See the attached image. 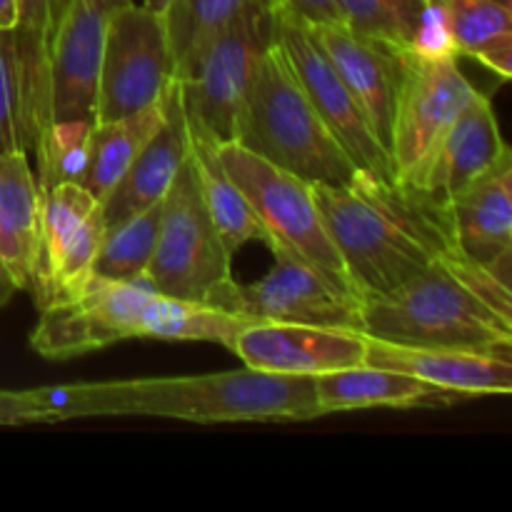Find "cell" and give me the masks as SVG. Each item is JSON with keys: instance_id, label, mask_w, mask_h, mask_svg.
<instances>
[{"instance_id": "11", "label": "cell", "mask_w": 512, "mask_h": 512, "mask_svg": "<svg viewBox=\"0 0 512 512\" xmlns=\"http://www.w3.org/2000/svg\"><path fill=\"white\" fill-rule=\"evenodd\" d=\"M478 95L480 90L465 78L458 55L448 45H415L405 50L388 148L395 178H408Z\"/></svg>"}, {"instance_id": "31", "label": "cell", "mask_w": 512, "mask_h": 512, "mask_svg": "<svg viewBox=\"0 0 512 512\" xmlns=\"http://www.w3.org/2000/svg\"><path fill=\"white\" fill-rule=\"evenodd\" d=\"M95 120H55L35 150V178L40 193L60 183H80L88 163V138Z\"/></svg>"}, {"instance_id": "16", "label": "cell", "mask_w": 512, "mask_h": 512, "mask_svg": "<svg viewBox=\"0 0 512 512\" xmlns=\"http://www.w3.org/2000/svg\"><path fill=\"white\" fill-rule=\"evenodd\" d=\"M368 338L360 330L298 323H253L230 353L248 368L278 375H310L365 363Z\"/></svg>"}, {"instance_id": "29", "label": "cell", "mask_w": 512, "mask_h": 512, "mask_svg": "<svg viewBox=\"0 0 512 512\" xmlns=\"http://www.w3.org/2000/svg\"><path fill=\"white\" fill-rule=\"evenodd\" d=\"M278 3L280 0H173L163 18L175 58V75L225 25L238 20L240 15L270 10Z\"/></svg>"}, {"instance_id": "36", "label": "cell", "mask_w": 512, "mask_h": 512, "mask_svg": "<svg viewBox=\"0 0 512 512\" xmlns=\"http://www.w3.org/2000/svg\"><path fill=\"white\" fill-rule=\"evenodd\" d=\"M18 25V0H0V28Z\"/></svg>"}, {"instance_id": "18", "label": "cell", "mask_w": 512, "mask_h": 512, "mask_svg": "<svg viewBox=\"0 0 512 512\" xmlns=\"http://www.w3.org/2000/svg\"><path fill=\"white\" fill-rule=\"evenodd\" d=\"M510 153L500 135L493 103L480 93L453 123L448 125L438 143L418 163V168L403 178L405 183L450 200L473 180L488 173L495 163Z\"/></svg>"}, {"instance_id": "25", "label": "cell", "mask_w": 512, "mask_h": 512, "mask_svg": "<svg viewBox=\"0 0 512 512\" xmlns=\"http://www.w3.org/2000/svg\"><path fill=\"white\" fill-rule=\"evenodd\" d=\"M168 90L158 103L140 110V113L93 123L88 138V163H85V175L80 185L88 193H93L100 203L115 188V183L123 178L130 163L145 148V143L163 125L165 108H168Z\"/></svg>"}, {"instance_id": "14", "label": "cell", "mask_w": 512, "mask_h": 512, "mask_svg": "<svg viewBox=\"0 0 512 512\" xmlns=\"http://www.w3.org/2000/svg\"><path fill=\"white\" fill-rule=\"evenodd\" d=\"M310 33L365 113L375 138L388 150L408 48L363 35L345 23L310 25Z\"/></svg>"}, {"instance_id": "15", "label": "cell", "mask_w": 512, "mask_h": 512, "mask_svg": "<svg viewBox=\"0 0 512 512\" xmlns=\"http://www.w3.org/2000/svg\"><path fill=\"white\" fill-rule=\"evenodd\" d=\"M125 0H70L50 50V115L95 120L100 58L113 10Z\"/></svg>"}, {"instance_id": "30", "label": "cell", "mask_w": 512, "mask_h": 512, "mask_svg": "<svg viewBox=\"0 0 512 512\" xmlns=\"http://www.w3.org/2000/svg\"><path fill=\"white\" fill-rule=\"evenodd\" d=\"M160 218H163V200L148 205L130 218L105 225L103 243L95 253L90 273L105 280H120V283L143 278L153 260L155 243H158Z\"/></svg>"}, {"instance_id": "8", "label": "cell", "mask_w": 512, "mask_h": 512, "mask_svg": "<svg viewBox=\"0 0 512 512\" xmlns=\"http://www.w3.org/2000/svg\"><path fill=\"white\" fill-rule=\"evenodd\" d=\"M155 293L145 275L120 283L88 273L68 293L38 308L30 348L45 360H70L140 338L143 310Z\"/></svg>"}, {"instance_id": "22", "label": "cell", "mask_w": 512, "mask_h": 512, "mask_svg": "<svg viewBox=\"0 0 512 512\" xmlns=\"http://www.w3.org/2000/svg\"><path fill=\"white\" fill-rule=\"evenodd\" d=\"M320 413H345L365 408H425L468 400L450 390H440L413 375L360 363L315 378Z\"/></svg>"}, {"instance_id": "27", "label": "cell", "mask_w": 512, "mask_h": 512, "mask_svg": "<svg viewBox=\"0 0 512 512\" xmlns=\"http://www.w3.org/2000/svg\"><path fill=\"white\" fill-rule=\"evenodd\" d=\"M258 320L230 313L205 300L170 298L155 293L140 320V338L178 340V343H215L233 350L235 340Z\"/></svg>"}, {"instance_id": "35", "label": "cell", "mask_w": 512, "mask_h": 512, "mask_svg": "<svg viewBox=\"0 0 512 512\" xmlns=\"http://www.w3.org/2000/svg\"><path fill=\"white\" fill-rule=\"evenodd\" d=\"M15 293H18V285H15V280L10 278L8 268H5L3 260H0V308H3V305H8L10 298H13Z\"/></svg>"}, {"instance_id": "28", "label": "cell", "mask_w": 512, "mask_h": 512, "mask_svg": "<svg viewBox=\"0 0 512 512\" xmlns=\"http://www.w3.org/2000/svg\"><path fill=\"white\" fill-rule=\"evenodd\" d=\"M340 23L398 48L425 45L438 10L433 0H335Z\"/></svg>"}, {"instance_id": "1", "label": "cell", "mask_w": 512, "mask_h": 512, "mask_svg": "<svg viewBox=\"0 0 512 512\" xmlns=\"http://www.w3.org/2000/svg\"><path fill=\"white\" fill-rule=\"evenodd\" d=\"M35 423L85 415H155L188 423H258L320 418L315 378L255 370L80 383L28 390Z\"/></svg>"}, {"instance_id": "17", "label": "cell", "mask_w": 512, "mask_h": 512, "mask_svg": "<svg viewBox=\"0 0 512 512\" xmlns=\"http://www.w3.org/2000/svg\"><path fill=\"white\" fill-rule=\"evenodd\" d=\"M365 363L413 375L463 398L512 393V350L425 348L368 338Z\"/></svg>"}, {"instance_id": "23", "label": "cell", "mask_w": 512, "mask_h": 512, "mask_svg": "<svg viewBox=\"0 0 512 512\" xmlns=\"http://www.w3.org/2000/svg\"><path fill=\"white\" fill-rule=\"evenodd\" d=\"M38 178L25 150L0 153V260L18 290L33 288L40 238Z\"/></svg>"}, {"instance_id": "4", "label": "cell", "mask_w": 512, "mask_h": 512, "mask_svg": "<svg viewBox=\"0 0 512 512\" xmlns=\"http://www.w3.org/2000/svg\"><path fill=\"white\" fill-rule=\"evenodd\" d=\"M235 143L310 185H348L358 173L310 103L278 38L255 70L235 125Z\"/></svg>"}, {"instance_id": "5", "label": "cell", "mask_w": 512, "mask_h": 512, "mask_svg": "<svg viewBox=\"0 0 512 512\" xmlns=\"http://www.w3.org/2000/svg\"><path fill=\"white\" fill-rule=\"evenodd\" d=\"M275 10L240 15L213 35L175 78L185 123L215 145L235 140L240 108L265 50L278 38Z\"/></svg>"}, {"instance_id": "9", "label": "cell", "mask_w": 512, "mask_h": 512, "mask_svg": "<svg viewBox=\"0 0 512 512\" xmlns=\"http://www.w3.org/2000/svg\"><path fill=\"white\" fill-rule=\"evenodd\" d=\"M218 158L263 223L265 243L285 245L320 268L353 283L325 228L313 185L250 153L235 140L218 145Z\"/></svg>"}, {"instance_id": "6", "label": "cell", "mask_w": 512, "mask_h": 512, "mask_svg": "<svg viewBox=\"0 0 512 512\" xmlns=\"http://www.w3.org/2000/svg\"><path fill=\"white\" fill-rule=\"evenodd\" d=\"M270 250L275 263L258 283L243 285L228 278L205 298V303L253 318L258 323L360 330L365 298L353 283L320 268L285 245L270 243Z\"/></svg>"}, {"instance_id": "13", "label": "cell", "mask_w": 512, "mask_h": 512, "mask_svg": "<svg viewBox=\"0 0 512 512\" xmlns=\"http://www.w3.org/2000/svg\"><path fill=\"white\" fill-rule=\"evenodd\" d=\"M105 235L103 205L80 183H60L40 200V238L35 255V305L53 303L90 273Z\"/></svg>"}, {"instance_id": "33", "label": "cell", "mask_w": 512, "mask_h": 512, "mask_svg": "<svg viewBox=\"0 0 512 512\" xmlns=\"http://www.w3.org/2000/svg\"><path fill=\"white\" fill-rule=\"evenodd\" d=\"M280 5L308 25L340 23L335 0H280Z\"/></svg>"}, {"instance_id": "26", "label": "cell", "mask_w": 512, "mask_h": 512, "mask_svg": "<svg viewBox=\"0 0 512 512\" xmlns=\"http://www.w3.org/2000/svg\"><path fill=\"white\" fill-rule=\"evenodd\" d=\"M188 148L195 173H198L205 208H208L210 218H213L215 228H218L225 250L235 255L250 240H263L265 243L263 223L255 215L253 205L248 203L243 190L238 188V183L230 178L228 170L220 163L218 145L188 128Z\"/></svg>"}, {"instance_id": "12", "label": "cell", "mask_w": 512, "mask_h": 512, "mask_svg": "<svg viewBox=\"0 0 512 512\" xmlns=\"http://www.w3.org/2000/svg\"><path fill=\"white\" fill-rule=\"evenodd\" d=\"M275 28H278V43L288 55L300 85L308 93L310 103L318 110L320 118L330 128L355 168L365 173L380 175V178L395 180L393 163H390L388 150L380 145L370 128L368 118L355 103L350 90L345 88L343 78L338 75L335 65L318 45V40L310 33V25L295 18L290 10L278 3L275 10Z\"/></svg>"}, {"instance_id": "34", "label": "cell", "mask_w": 512, "mask_h": 512, "mask_svg": "<svg viewBox=\"0 0 512 512\" xmlns=\"http://www.w3.org/2000/svg\"><path fill=\"white\" fill-rule=\"evenodd\" d=\"M35 423L28 390H0V425Z\"/></svg>"}, {"instance_id": "19", "label": "cell", "mask_w": 512, "mask_h": 512, "mask_svg": "<svg viewBox=\"0 0 512 512\" xmlns=\"http://www.w3.org/2000/svg\"><path fill=\"white\" fill-rule=\"evenodd\" d=\"M455 248L510 283L512 153L448 200Z\"/></svg>"}, {"instance_id": "7", "label": "cell", "mask_w": 512, "mask_h": 512, "mask_svg": "<svg viewBox=\"0 0 512 512\" xmlns=\"http://www.w3.org/2000/svg\"><path fill=\"white\" fill-rule=\"evenodd\" d=\"M230 260L233 255L225 250L205 208L188 148V158L163 198L158 243L145 278L160 295L205 300L220 283L233 278Z\"/></svg>"}, {"instance_id": "21", "label": "cell", "mask_w": 512, "mask_h": 512, "mask_svg": "<svg viewBox=\"0 0 512 512\" xmlns=\"http://www.w3.org/2000/svg\"><path fill=\"white\" fill-rule=\"evenodd\" d=\"M70 0H18V45L20 95H23V130L28 155L40 148L53 125L50 115V50L55 30Z\"/></svg>"}, {"instance_id": "10", "label": "cell", "mask_w": 512, "mask_h": 512, "mask_svg": "<svg viewBox=\"0 0 512 512\" xmlns=\"http://www.w3.org/2000/svg\"><path fill=\"white\" fill-rule=\"evenodd\" d=\"M173 80L175 58L163 15L133 0L120 3L105 28L95 123L150 108Z\"/></svg>"}, {"instance_id": "3", "label": "cell", "mask_w": 512, "mask_h": 512, "mask_svg": "<svg viewBox=\"0 0 512 512\" xmlns=\"http://www.w3.org/2000/svg\"><path fill=\"white\" fill-rule=\"evenodd\" d=\"M363 335L425 348L512 350V288L460 250L363 300Z\"/></svg>"}, {"instance_id": "32", "label": "cell", "mask_w": 512, "mask_h": 512, "mask_svg": "<svg viewBox=\"0 0 512 512\" xmlns=\"http://www.w3.org/2000/svg\"><path fill=\"white\" fill-rule=\"evenodd\" d=\"M10 150H25L23 95L15 30L0 28V153Z\"/></svg>"}, {"instance_id": "20", "label": "cell", "mask_w": 512, "mask_h": 512, "mask_svg": "<svg viewBox=\"0 0 512 512\" xmlns=\"http://www.w3.org/2000/svg\"><path fill=\"white\" fill-rule=\"evenodd\" d=\"M185 158H188V125H185L183 103H180V85L175 78L168 90L163 125L100 203L105 225L130 218L148 205L163 200Z\"/></svg>"}, {"instance_id": "37", "label": "cell", "mask_w": 512, "mask_h": 512, "mask_svg": "<svg viewBox=\"0 0 512 512\" xmlns=\"http://www.w3.org/2000/svg\"><path fill=\"white\" fill-rule=\"evenodd\" d=\"M170 3H173V0H143L145 8L155 10V13H160V15H163L165 10H168V5H170Z\"/></svg>"}, {"instance_id": "2", "label": "cell", "mask_w": 512, "mask_h": 512, "mask_svg": "<svg viewBox=\"0 0 512 512\" xmlns=\"http://www.w3.org/2000/svg\"><path fill=\"white\" fill-rule=\"evenodd\" d=\"M323 223L355 288L388 293L455 248L450 203L440 195L358 170L348 185H313Z\"/></svg>"}, {"instance_id": "24", "label": "cell", "mask_w": 512, "mask_h": 512, "mask_svg": "<svg viewBox=\"0 0 512 512\" xmlns=\"http://www.w3.org/2000/svg\"><path fill=\"white\" fill-rule=\"evenodd\" d=\"M445 40L498 78L512 75V10L503 0H433Z\"/></svg>"}]
</instances>
